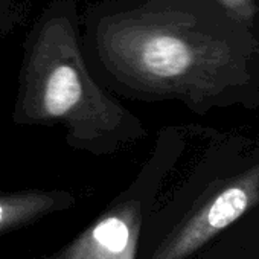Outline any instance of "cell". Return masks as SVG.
Segmentation results:
<instances>
[{
	"label": "cell",
	"mask_w": 259,
	"mask_h": 259,
	"mask_svg": "<svg viewBox=\"0 0 259 259\" xmlns=\"http://www.w3.org/2000/svg\"><path fill=\"white\" fill-rule=\"evenodd\" d=\"M82 20V52L102 87L139 101L192 96L259 35L213 0H98Z\"/></svg>",
	"instance_id": "obj_1"
},
{
	"label": "cell",
	"mask_w": 259,
	"mask_h": 259,
	"mask_svg": "<svg viewBox=\"0 0 259 259\" xmlns=\"http://www.w3.org/2000/svg\"><path fill=\"white\" fill-rule=\"evenodd\" d=\"M13 120L17 125L60 123L72 150L98 157L117 154L144 139L142 120L89 70L75 0H52L29 29Z\"/></svg>",
	"instance_id": "obj_2"
},
{
	"label": "cell",
	"mask_w": 259,
	"mask_h": 259,
	"mask_svg": "<svg viewBox=\"0 0 259 259\" xmlns=\"http://www.w3.org/2000/svg\"><path fill=\"white\" fill-rule=\"evenodd\" d=\"M160 145L122 192L75 239L46 259H138L165 174Z\"/></svg>",
	"instance_id": "obj_3"
},
{
	"label": "cell",
	"mask_w": 259,
	"mask_h": 259,
	"mask_svg": "<svg viewBox=\"0 0 259 259\" xmlns=\"http://www.w3.org/2000/svg\"><path fill=\"white\" fill-rule=\"evenodd\" d=\"M76 201L66 189H22L0 192V236L69 210Z\"/></svg>",
	"instance_id": "obj_4"
},
{
	"label": "cell",
	"mask_w": 259,
	"mask_h": 259,
	"mask_svg": "<svg viewBox=\"0 0 259 259\" xmlns=\"http://www.w3.org/2000/svg\"><path fill=\"white\" fill-rule=\"evenodd\" d=\"M238 19L251 32L259 35V0H213Z\"/></svg>",
	"instance_id": "obj_5"
},
{
	"label": "cell",
	"mask_w": 259,
	"mask_h": 259,
	"mask_svg": "<svg viewBox=\"0 0 259 259\" xmlns=\"http://www.w3.org/2000/svg\"><path fill=\"white\" fill-rule=\"evenodd\" d=\"M23 0H0V37L10 35L22 22Z\"/></svg>",
	"instance_id": "obj_6"
}]
</instances>
